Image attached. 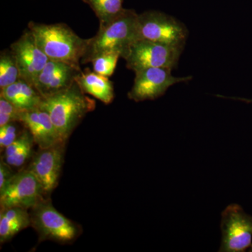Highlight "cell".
<instances>
[{
	"label": "cell",
	"instance_id": "1",
	"mask_svg": "<svg viewBox=\"0 0 252 252\" xmlns=\"http://www.w3.org/2000/svg\"><path fill=\"white\" fill-rule=\"evenodd\" d=\"M138 17L134 10L124 9L110 21L99 23L97 34L88 39L82 64L106 53L117 52L124 59L139 36Z\"/></svg>",
	"mask_w": 252,
	"mask_h": 252
},
{
	"label": "cell",
	"instance_id": "2",
	"mask_svg": "<svg viewBox=\"0 0 252 252\" xmlns=\"http://www.w3.org/2000/svg\"><path fill=\"white\" fill-rule=\"evenodd\" d=\"M86 94L75 81L65 90L43 98L40 107L49 114L63 141L67 142L86 114L95 108L94 99Z\"/></svg>",
	"mask_w": 252,
	"mask_h": 252
},
{
	"label": "cell",
	"instance_id": "3",
	"mask_svg": "<svg viewBox=\"0 0 252 252\" xmlns=\"http://www.w3.org/2000/svg\"><path fill=\"white\" fill-rule=\"evenodd\" d=\"M28 28L35 38L37 45L49 60L81 68L88 39L77 35L64 23L44 24L31 21Z\"/></svg>",
	"mask_w": 252,
	"mask_h": 252
},
{
	"label": "cell",
	"instance_id": "4",
	"mask_svg": "<svg viewBox=\"0 0 252 252\" xmlns=\"http://www.w3.org/2000/svg\"><path fill=\"white\" fill-rule=\"evenodd\" d=\"M31 227L39 237V243L49 241L66 245L74 243L82 233L80 225L56 209L46 198L30 210Z\"/></svg>",
	"mask_w": 252,
	"mask_h": 252
},
{
	"label": "cell",
	"instance_id": "5",
	"mask_svg": "<svg viewBox=\"0 0 252 252\" xmlns=\"http://www.w3.org/2000/svg\"><path fill=\"white\" fill-rule=\"evenodd\" d=\"M138 29L140 39L183 49L189 34L183 23L156 11L139 14Z\"/></svg>",
	"mask_w": 252,
	"mask_h": 252
},
{
	"label": "cell",
	"instance_id": "6",
	"mask_svg": "<svg viewBox=\"0 0 252 252\" xmlns=\"http://www.w3.org/2000/svg\"><path fill=\"white\" fill-rule=\"evenodd\" d=\"M183 48L172 47L160 43L139 39L131 45L124 59L126 67L136 72L149 67L174 69Z\"/></svg>",
	"mask_w": 252,
	"mask_h": 252
},
{
	"label": "cell",
	"instance_id": "7",
	"mask_svg": "<svg viewBox=\"0 0 252 252\" xmlns=\"http://www.w3.org/2000/svg\"><path fill=\"white\" fill-rule=\"evenodd\" d=\"M46 198L39 180L28 167L16 172L7 184L0 189V210L21 207L31 210Z\"/></svg>",
	"mask_w": 252,
	"mask_h": 252
},
{
	"label": "cell",
	"instance_id": "8",
	"mask_svg": "<svg viewBox=\"0 0 252 252\" xmlns=\"http://www.w3.org/2000/svg\"><path fill=\"white\" fill-rule=\"evenodd\" d=\"M222 239L220 252H243L252 246V217L237 204L223 210L220 222Z\"/></svg>",
	"mask_w": 252,
	"mask_h": 252
},
{
	"label": "cell",
	"instance_id": "9",
	"mask_svg": "<svg viewBox=\"0 0 252 252\" xmlns=\"http://www.w3.org/2000/svg\"><path fill=\"white\" fill-rule=\"evenodd\" d=\"M172 70L167 67H149L136 71L133 86L127 97L136 102L154 100L163 95L170 86L191 79L173 77Z\"/></svg>",
	"mask_w": 252,
	"mask_h": 252
},
{
	"label": "cell",
	"instance_id": "10",
	"mask_svg": "<svg viewBox=\"0 0 252 252\" xmlns=\"http://www.w3.org/2000/svg\"><path fill=\"white\" fill-rule=\"evenodd\" d=\"M66 143L67 142L62 141L47 148L39 149L27 167L39 180L46 198H50V195L59 185Z\"/></svg>",
	"mask_w": 252,
	"mask_h": 252
},
{
	"label": "cell",
	"instance_id": "11",
	"mask_svg": "<svg viewBox=\"0 0 252 252\" xmlns=\"http://www.w3.org/2000/svg\"><path fill=\"white\" fill-rule=\"evenodd\" d=\"M20 72V79L34 86V83L49 61V58L36 44L29 28L23 32L18 40L10 46Z\"/></svg>",
	"mask_w": 252,
	"mask_h": 252
},
{
	"label": "cell",
	"instance_id": "12",
	"mask_svg": "<svg viewBox=\"0 0 252 252\" xmlns=\"http://www.w3.org/2000/svg\"><path fill=\"white\" fill-rule=\"evenodd\" d=\"M81 72V68L49 60L38 76L34 87L45 98L72 86Z\"/></svg>",
	"mask_w": 252,
	"mask_h": 252
},
{
	"label": "cell",
	"instance_id": "13",
	"mask_svg": "<svg viewBox=\"0 0 252 252\" xmlns=\"http://www.w3.org/2000/svg\"><path fill=\"white\" fill-rule=\"evenodd\" d=\"M19 123L31 132L39 149L47 148L63 141L49 114L41 107L24 111Z\"/></svg>",
	"mask_w": 252,
	"mask_h": 252
},
{
	"label": "cell",
	"instance_id": "14",
	"mask_svg": "<svg viewBox=\"0 0 252 252\" xmlns=\"http://www.w3.org/2000/svg\"><path fill=\"white\" fill-rule=\"evenodd\" d=\"M0 96L23 111L39 108L43 101L42 96L35 88L21 79L14 84L1 89Z\"/></svg>",
	"mask_w": 252,
	"mask_h": 252
},
{
	"label": "cell",
	"instance_id": "15",
	"mask_svg": "<svg viewBox=\"0 0 252 252\" xmlns=\"http://www.w3.org/2000/svg\"><path fill=\"white\" fill-rule=\"evenodd\" d=\"M76 81L86 94L99 99L102 103L109 104L114 100V85L109 77L86 69L78 76Z\"/></svg>",
	"mask_w": 252,
	"mask_h": 252
},
{
	"label": "cell",
	"instance_id": "16",
	"mask_svg": "<svg viewBox=\"0 0 252 252\" xmlns=\"http://www.w3.org/2000/svg\"><path fill=\"white\" fill-rule=\"evenodd\" d=\"M31 226L30 210L21 207L0 210V243L10 241L20 232Z\"/></svg>",
	"mask_w": 252,
	"mask_h": 252
},
{
	"label": "cell",
	"instance_id": "17",
	"mask_svg": "<svg viewBox=\"0 0 252 252\" xmlns=\"http://www.w3.org/2000/svg\"><path fill=\"white\" fill-rule=\"evenodd\" d=\"M34 144L31 132L24 127L18 138L3 151L1 159L13 168L22 167L31 158Z\"/></svg>",
	"mask_w": 252,
	"mask_h": 252
},
{
	"label": "cell",
	"instance_id": "18",
	"mask_svg": "<svg viewBox=\"0 0 252 252\" xmlns=\"http://www.w3.org/2000/svg\"><path fill=\"white\" fill-rule=\"evenodd\" d=\"M19 79V69L12 51L4 50L0 54V89H4Z\"/></svg>",
	"mask_w": 252,
	"mask_h": 252
},
{
	"label": "cell",
	"instance_id": "19",
	"mask_svg": "<svg viewBox=\"0 0 252 252\" xmlns=\"http://www.w3.org/2000/svg\"><path fill=\"white\" fill-rule=\"evenodd\" d=\"M91 6L99 23L110 21L124 9V0H84Z\"/></svg>",
	"mask_w": 252,
	"mask_h": 252
},
{
	"label": "cell",
	"instance_id": "20",
	"mask_svg": "<svg viewBox=\"0 0 252 252\" xmlns=\"http://www.w3.org/2000/svg\"><path fill=\"white\" fill-rule=\"evenodd\" d=\"M119 58L122 57L117 52L99 55L91 61L94 72L104 77H111L115 71Z\"/></svg>",
	"mask_w": 252,
	"mask_h": 252
},
{
	"label": "cell",
	"instance_id": "21",
	"mask_svg": "<svg viewBox=\"0 0 252 252\" xmlns=\"http://www.w3.org/2000/svg\"><path fill=\"white\" fill-rule=\"evenodd\" d=\"M23 112L24 111L0 96V127L9 123L19 122Z\"/></svg>",
	"mask_w": 252,
	"mask_h": 252
},
{
	"label": "cell",
	"instance_id": "22",
	"mask_svg": "<svg viewBox=\"0 0 252 252\" xmlns=\"http://www.w3.org/2000/svg\"><path fill=\"white\" fill-rule=\"evenodd\" d=\"M21 123L11 122L0 127V149L1 152L4 151L10 144H12L18 136L21 135L23 130H20L18 125Z\"/></svg>",
	"mask_w": 252,
	"mask_h": 252
},
{
	"label": "cell",
	"instance_id": "23",
	"mask_svg": "<svg viewBox=\"0 0 252 252\" xmlns=\"http://www.w3.org/2000/svg\"><path fill=\"white\" fill-rule=\"evenodd\" d=\"M16 172H13V167L10 166L1 158L0 161V189H2L9 181L14 177Z\"/></svg>",
	"mask_w": 252,
	"mask_h": 252
},
{
	"label": "cell",
	"instance_id": "24",
	"mask_svg": "<svg viewBox=\"0 0 252 252\" xmlns=\"http://www.w3.org/2000/svg\"><path fill=\"white\" fill-rule=\"evenodd\" d=\"M228 98L243 101V102H247V103H252V99L241 98V97H228Z\"/></svg>",
	"mask_w": 252,
	"mask_h": 252
},
{
	"label": "cell",
	"instance_id": "25",
	"mask_svg": "<svg viewBox=\"0 0 252 252\" xmlns=\"http://www.w3.org/2000/svg\"><path fill=\"white\" fill-rule=\"evenodd\" d=\"M250 252H252V246L251 247V248H250Z\"/></svg>",
	"mask_w": 252,
	"mask_h": 252
}]
</instances>
